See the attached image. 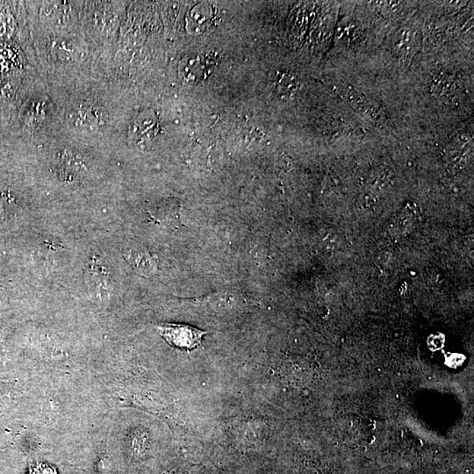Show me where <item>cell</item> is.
Here are the masks:
<instances>
[{"label":"cell","instance_id":"obj_1","mask_svg":"<svg viewBox=\"0 0 474 474\" xmlns=\"http://www.w3.org/2000/svg\"><path fill=\"white\" fill-rule=\"evenodd\" d=\"M219 61L221 58L215 52L190 53L180 61V78L186 84L199 85L209 78Z\"/></svg>","mask_w":474,"mask_h":474},{"label":"cell","instance_id":"obj_2","mask_svg":"<svg viewBox=\"0 0 474 474\" xmlns=\"http://www.w3.org/2000/svg\"><path fill=\"white\" fill-rule=\"evenodd\" d=\"M159 334L171 345L177 348L195 349L200 345L206 332L183 324L163 323L157 327Z\"/></svg>","mask_w":474,"mask_h":474},{"label":"cell","instance_id":"obj_3","mask_svg":"<svg viewBox=\"0 0 474 474\" xmlns=\"http://www.w3.org/2000/svg\"><path fill=\"white\" fill-rule=\"evenodd\" d=\"M56 171L60 179L73 182L87 173V165L81 155L71 151H63L57 158Z\"/></svg>","mask_w":474,"mask_h":474},{"label":"cell","instance_id":"obj_4","mask_svg":"<svg viewBox=\"0 0 474 474\" xmlns=\"http://www.w3.org/2000/svg\"><path fill=\"white\" fill-rule=\"evenodd\" d=\"M214 20L215 14L212 6L204 3L193 9L187 19V25H188L189 30L194 32V34L202 33L208 30Z\"/></svg>","mask_w":474,"mask_h":474},{"label":"cell","instance_id":"obj_5","mask_svg":"<svg viewBox=\"0 0 474 474\" xmlns=\"http://www.w3.org/2000/svg\"><path fill=\"white\" fill-rule=\"evenodd\" d=\"M158 130V119L152 111L140 114L133 123L132 132L136 138H153Z\"/></svg>","mask_w":474,"mask_h":474},{"label":"cell","instance_id":"obj_6","mask_svg":"<svg viewBox=\"0 0 474 474\" xmlns=\"http://www.w3.org/2000/svg\"><path fill=\"white\" fill-rule=\"evenodd\" d=\"M87 282L91 292L98 294H108L110 292L109 273L104 266L97 263H94L88 270Z\"/></svg>","mask_w":474,"mask_h":474},{"label":"cell","instance_id":"obj_7","mask_svg":"<svg viewBox=\"0 0 474 474\" xmlns=\"http://www.w3.org/2000/svg\"><path fill=\"white\" fill-rule=\"evenodd\" d=\"M103 114L96 107L91 106L79 107L74 113V123L79 128L94 129L100 124Z\"/></svg>","mask_w":474,"mask_h":474},{"label":"cell","instance_id":"obj_8","mask_svg":"<svg viewBox=\"0 0 474 474\" xmlns=\"http://www.w3.org/2000/svg\"><path fill=\"white\" fill-rule=\"evenodd\" d=\"M53 52L63 61H69V60L72 61V60L77 58L79 53H80L76 47V44L69 41H57L54 44Z\"/></svg>","mask_w":474,"mask_h":474},{"label":"cell","instance_id":"obj_9","mask_svg":"<svg viewBox=\"0 0 474 474\" xmlns=\"http://www.w3.org/2000/svg\"><path fill=\"white\" fill-rule=\"evenodd\" d=\"M296 87H297V82H296L294 76L292 75L291 73H283L278 82L279 94L289 96L295 91Z\"/></svg>","mask_w":474,"mask_h":474},{"label":"cell","instance_id":"obj_10","mask_svg":"<svg viewBox=\"0 0 474 474\" xmlns=\"http://www.w3.org/2000/svg\"><path fill=\"white\" fill-rule=\"evenodd\" d=\"M28 474H58L55 467L46 463H38L30 467Z\"/></svg>","mask_w":474,"mask_h":474}]
</instances>
